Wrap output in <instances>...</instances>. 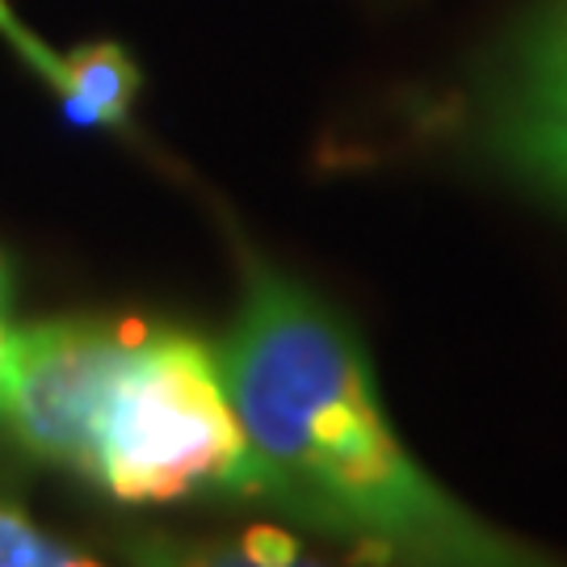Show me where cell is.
<instances>
[{
  "label": "cell",
  "mask_w": 567,
  "mask_h": 567,
  "mask_svg": "<svg viewBox=\"0 0 567 567\" xmlns=\"http://www.w3.org/2000/svg\"><path fill=\"white\" fill-rule=\"evenodd\" d=\"M0 567H97L89 555L51 538L25 513L0 505Z\"/></svg>",
  "instance_id": "cell-7"
},
{
  "label": "cell",
  "mask_w": 567,
  "mask_h": 567,
  "mask_svg": "<svg viewBox=\"0 0 567 567\" xmlns=\"http://www.w3.org/2000/svg\"><path fill=\"white\" fill-rule=\"evenodd\" d=\"M9 295H13V278H9V261L0 257V320L9 316Z\"/></svg>",
  "instance_id": "cell-10"
},
{
  "label": "cell",
  "mask_w": 567,
  "mask_h": 567,
  "mask_svg": "<svg viewBox=\"0 0 567 567\" xmlns=\"http://www.w3.org/2000/svg\"><path fill=\"white\" fill-rule=\"evenodd\" d=\"M140 320L55 316L18 324L13 379L0 421L30 458L89 480L97 416Z\"/></svg>",
  "instance_id": "cell-3"
},
{
  "label": "cell",
  "mask_w": 567,
  "mask_h": 567,
  "mask_svg": "<svg viewBox=\"0 0 567 567\" xmlns=\"http://www.w3.org/2000/svg\"><path fill=\"white\" fill-rule=\"evenodd\" d=\"M487 143L567 206V0H543L508 42L487 93Z\"/></svg>",
  "instance_id": "cell-4"
},
{
  "label": "cell",
  "mask_w": 567,
  "mask_h": 567,
  "mask_svg": "<svg viewBox=\"0 0 567 567\" xmlns=\"http://www.w3.org/2000/svg\"><path fill=\"white\" fill-rule=\"evenodd\" d=\"M89 480L122 505L257 501L261 463L219 344L140 324L97 416Z\"/></svg>",
  "instance_id": "cell-2"
},
{
  "label": "cell",
  "mask_w": 567,
  "mask_h": 567,
  "mask_svg": "<svg viewBox=\"0 0 567 567\" xmlns=\"http://www.w3.org/2000/svg\"><path fill=\"white\" fill-rule=\"evenodd\" d=\"M126 567H337L307 555L290 534L257 526L236 538L135 534L122 543Z\"/></svg>",
  "instance_id": "cell-6"
},
{
  "label": "cell",
  "mask_w": 567,
  "mask_h": 567,
  "mask_svg": "<svg viewBox=\"0 0 567 567\" xmlns=\"http://www.w3.org/2000/svg\"><path fill=\"white\" fill-rule=\"evenodd\" d=\"M13 349H18V324H9V316H4L0 320V412H4L9 379H13Z\"/></svg>",
  "instance_id": "cell-9"
},
{
  "label": "cell",
  "mask_w": 567,
  "mask_h": 567,
  "mask_svg": "<svg viewBox=\"0 0 567 567\" xmlns=\"http://www.w3.org/2000/svg\"><path fill=\"white\" fill-rule=\"evenodd\" d=\"M42 81L60 97L68 122L84 131H118L131 122V110L143 93V72L135 55L114 39L84 42L55 51Z\"/></svg>",
  "instance_id": "cell-5"
},
{
  "label": "cell",
  "mask_w": 567,
  "mask_h": 567,
  "mask_svg": "<svg viewBox=\"0 0 567 567\" xmlns=\"http://www.w3.org/2000/svg\"><path fill=\"white\" fill-rule=\"evenodd\" d=\"M0 39L18 51L30 72L47 76V68H51V60H55V47H47L42 39H34V30L21 25V18L9 9V0H0Z\"/></svg>",
  "instance_id": "cell-8"
},
{
  "label": "cell",
  "mask_w": 567,
  "mask_h": 567,
  "mask_svg": "<svg viewBox=\"0 0 567 567\" xmlns=\"http://www.w3.org/2000/svg\"><path fill=\"white\" fill-rule=\"evenodd\" d=\"M219 362L261 463L252 505L374 567H567L412 458L362 341L295 278L248 265Z\"/></svg>",
  "instance_id": "cell-1"
}]
</instances>
